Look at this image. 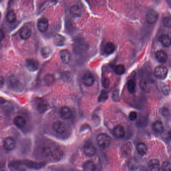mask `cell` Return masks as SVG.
<instances>
[{"mask_svg":"<svg viewBox=\"0 0 171 171\" xmlns=\"http://www.w3.org/2000/svg\"><path fill=\"white\" fill-rule=\"evenodd\" d=\"M70 13L73 17H80L81 16V10L78 5H73L70 8Z\"/></svg>","mask_w":171,"mask_h":171,"instance_id":"17","label":"cell"},{"mask_svg":"<svg viewBox=\"0 0 171 171\" xmlns=\"http://www.w3.org/2000/svg\"><path fill=\"white\" fill-rule=\"evenodd\" d=\"M159 41L165 47H168L171 45V39L169 35L163 34L159 38Z\"/></svg>","mask_w":171,"mask_h":171,"instance_id":"21","label":"cell"},{"mask_svg":"<svg viewBox=\"0 0 171 171\" xmlns=\"http://www.w3.org/2000/svg\"><path fill=\"white\" fill-rule=\"evenodd\" d=\"M48 109V104L46 101L40 99L37 102V109L40 113H44Z\"/></svg>","mask_w":171,"mask_h":171,"instance_id":"15","label":"cell"},{"mask_svg":"<svg viewBox=\"0 0 171 171\" xmlns=\"http://www.w3.org/2000/svg\"><path fill=\"white\" fill-rule=\"evenodd\" d=\"M24 164L28 166V167L34 169L41 168V167L44 165V164H43V163H38L30 161H28L25 163L24 162Z\"/></svg>","mask_w":171,"mask_h":171,"instance_id":"29","label":"cell"},{"mask_svg":"<svg viewBox=\"0 0 171 171\" xmlns=\"http://www.w3.org/2000/svg\"><path fill=\"white\" fill-rule=\"evenodd\" d=\"M41 53L43 58H47L50 56V54L51 53V50L50 49V48L45 46V47L42 48V49L41 50Z\"/></svg>","mask_w":171,"mask_h":171,"instance_id":"30","label":"cell"},{"mask_svg":"<svg viewBox=\"0 0 171 171\" xmlns=\"http://www.w3.org/2000/svg\"><path fill=\"white\" fill-rule=\"evenodd\" d=\"M127 87H128V89L129 91V93H134L135 91V89H136V84L135 81L133 80H129L127 84Z\"/></svg>","mask_w":171,"mask_h":171,"instance_id":"31","label":"cell"},{"mask_svg":"<svg viewBox=\"0 0 171 171\" xmlns=\"http://www.w3.org/2000/svg\"><path fill=\"white\" fill-rule=\"evenodd\" d=\"M17 19V16L16 15L15 13L12 10L9 11L7 13L6 15V20L8 22L10 23H13L15 22Z\"/></svg>","mask_w":171,"mask_h":171,"instance_id":"27","label":"cell"},{"mask_svg":"<svg viewBox=\"0 0 171 171\" xmlns=\"http://www.w3.org/2000/svg\"><path fill=\"white\" fill-rule=\"evenodd\" d=\"M116 47L113 43L108 42L106 43L104 47V52L106 54L110 55L113 53Z\"/></svg>","mask_w":171,"mask_h":171,"instance_id":"25","label":"cell"},{"mask_svg":"<svg viewBox=\"0 0 171 171\" xmlns=\"http://www.w3.org/2000/svg\"><path fill=\"white\" fill-rule=\"evenodd\" d=\"M53 128L58 134H62L65 132L66 126L62 121H57L53 124Z\"/></svg>","mask_w":171,"mask_h":171,"instance_id":"9","label":"cell"},{"mask_svg":"<svg viewBox=\"0 0 171 171\" xmlns=\"http://www.w3.org/2000/svg\"><path fill=\"white\" fill-rule=\"evenodd\" d=\"M156 58L159 62L165 63L168 59V55L164 51L162 50H159L156 52Z\"/></svg>","mask_w":171,"mask_h":171,"instance_id":"20","label":"cell"},{"mask_svg":"<svg viewBox=\"0 0 171 171\" xmlns=\"http://www.w3.org/2000/svg\"><path fill=\"white\" fill-rule=\"evenodd\" d=\"M107 99H108V95H107V92L104 91H102L100 96H99L98 101L99 102H105L106 100H107Z\"/></svg>","mask_w":171,"mask_h":171,"instance_id":"33","label":"cell"},{"mask_svg":"<svg viewBox=\"0 0 171 171\" xmlns=\"http://www.w3.org/2000/svg\"><path fill=\"white\" fill-rule=\"evenodd\" d=\"M158 16V14L156 11L153 10H150L147 14V21L149 24H154L157 21Z\"/></svg>","mask_w":171,"mask_h":171,"instance_id":"7","label":"cell"},{"mask_svg":"<svg viewBox=\"0 0 171 171\" xmlns=\"http://www.w3.org/2000/svg\"><path fill=\"white\" fill-rule=\"evenodd\" d=\"M4 83V80L1 77H0V85H2Z\"/></svg>","mask_w":171,"mask_h":171,"instance_id":"42","label":"cell"},{"mask_svg":"<svg viewBox=\"0 0 171 171\" xmlns=\"http://www.w3.org/2000/svg\"><path fill=\"white\" fill-rule=\"evenodd\" d=\"M60 114L62 118L67 120L71 117L72 112L70 109L67 106H63L60 110Z\"/></svg>","mask_w":171,"mask_h":171,"instance_id":"16","label":"cell"},{"mask_svg":"<svg viewBox=\"0 0 171 171\" xmlns=\"http://www.w3.org/2000/svg\"><path fill=\"white\" fill-rule=\"evenodd\" d=\"M16 141L13 138L8 137L5 139L4 142V147L7 150H12L15 147Z\"/></svg>","mask_w":171,"mask_h":171,"instance_id":"10","label":"cell"},{"mask_svg":"<svg viewBox=\"0 0 171 171\" xmlns=\"http://www.w3.org/2000/svg\"><path fill=\"white\" fill-rule=\"evenodd\" d=\"M163 23L165 26L167 28H171V20L170 16L164 17L163 18Z\"/></svg>","mask_w":171,"mask_h":171,"instance_id":"34","label":"cell"},{"mask_svg":"<svg viewBox=\"0 0 171 171\" xmlns=\"http://www.w3.org/2000/svg\"><path fill=\"white\" fill-rule=\"evenodd\" d=\"M5 37V33L4 31L0 29V42L3 40Z\"/></svg>","mask_w":171,"mask_h":171,"instance_id":"41","label":"cell"},{"mask_svg":"<svg viewBox=\"0 0 171 171\" xmlns=\"http://www.w3.org/2000/svg\"><path fill=\"white\" fill-rule=\"evenodd\" d=\"M114 71L117 75H121L125 72V66L122 64H119L114 67Z\"/></svg>","mask_w":171,"mask_h":171,"instance_id":"28","label":"cell"},{"mask_svg":"<svg viewBox=\"0 0 171 171\" xmlns=\"http://www.w3.org/2000/svg\"><path fill=\"white\" fill-rule=\"evenodd\" d=\"M163 93L165 95H168L170 93V87L169 85H164L162 87Z\"/></svg>","mask_w":171,"mask_h":171,"instance_id":"38","label":"cell"},{"mask_svg":"<svg viewBox=\"0 0 171 171\" xmlns=\"http://www.w3.org/2000/svg\"><path fill=\"white\" fill-rule=\"evenodd\" d=\"M95 82V77L94 75L91 73H86L82 77V82L84 84V85L86 86L89 87L92 86Z\"/></svg>","mask_w":171,"mask_h":171,"instance_id":"5","label":"cell"},{"mask_svg":"<svg viewBox=\"0 0 171 171\" xmlns=\"http://www.w3.org/2000/svg\"><path fill=\"white\" fill-rule=\"evenodd\" d=\"M113 135L116 138L121 139L125 136V131L124 128L121 125H118L116 126L113 131Z\"/></svg>","mask_w":171,"mask_h":171,"instance_id":"19","label":"cell"},{"mask_svg":"<svg viewBox=\"0 0 171 171\" xmlns=\"http://www.w3.org/2000/svg\"><path fill=\"white\" fill-rule=\"evenodd\" d=\"M136 149L138 153L141 154V156H145L147 152V147L146 145L143 143H138L136 147Z\"/></svg>","mask_w":171,"mask_h":171,"instance_id":"24","label":"cell"},{"mask_svg":"<svg viewBox=\"0 0 171 171\" xmlns=\"http://www.w3.org/2000/svg\"><path fill=\"white\" fill-rule=\"evenodd\" d=\"M49 26V23L47 19L42 18L38 20L37 23L38 29L42 33L46 32Z\"/></svg>","mask_w":171,"mask_h":171,"instance_id":"8","label":"cell"},{"mask_svg":"<svg viewBox=\"0 0 171 171\" xmlns=\"http://www.w3.org/2000/svg\"><path fill=\"white\" fill-rule=\"evenodd\" d=\"M31 34H32L31 29L29 27L26 26L23 27L20 31V37L23 40H27V39H29Z\"/></svg>","mask_w":171,"mask_h":171,"instance_id":"11","label":"cell"},{"mask_svg":"<svg viewBox=\"0 0 171 171\" xmlns=\"http://www.w3.org/2000/svg\"><path fill=\"white\" fill-rule=\"evenodd\" d=\"M44 81L47 85H52L55 81L54 76L51 74H48L45 76Z\"/></svg>","mask_w":171,"mask_h":171,"instance_id":"32","label":"cell"},{"mask_svg":"<svg viewBox=\"0 0 171 171\" xmlns=\"http://www.w3.org/2000/svg\"><path fill=\"white\" fill-rule=\"evenodd\" d=\"M163 171H171V165L169 162H165L161 167Z\"/></svg>","mask_w":171,"mask_h":171,"instance_id":"35","label":"cell"},{"mask_svg":"<svg viewBox=\"0 0 171 171\" xmlns=\"http://www.w3.org/2000/svg\"><path fill=\"white\" fill-rule=\"evenodd\" d=\"M60 57L64 64H68L71 60V54L68 50L64 49L60 52Z\"/></svg>","mask_w":171,"mask_h":171,"instance_id":"12","label":"cell"},{"mask_svg":"<svg viewBox=\"0 0 171 171\" xmlns=\"http://www.w3.org/2000/svg\"><path fill=\"white\" fill-rule=\"evenodd\" d=\"M83 168L84 171H94L95 169V165L93 162L88 161L84 163Z\"/></svg>","mask_w":171,"mask_h":171,"instance_id":"26","label":"cell"},{"mask_svg":"<svg viewBox=\"0 0 171 171\" xmlns=\"http://www.w3.org/2000/svg\"><path fill=\"white\" fill-rule=\"evenodd\" d=\"M102 86L104 88H107L109 87V86L110 85V81L109 78L106 77V78H103V80H102Z\"/></svg>","mask_w":171,"mask_h":171,"instance_id":"39","label":"cell"},{"mask_svg":"<svg viewBox=\"0 0 171 171\" xmlns=\"http://www.w3.org/2000/svg\"><path fill=\"white\" fill-rule=\"evenodd\" d=\"M53 42L56 46H64L66 42L65 38L63 35L57 34H55L53 37Z\"/></svg>","mask_w":171,"mask_h":171,"instance_id":"14","label":"cell"},{"mask_svg":"<svg viewBox=\"0 0 171 171\" xmlns=\"http://www.w3.org/2000/svg\"><path fill=\"white\" fill-rule=\"evenodd\" d=\"M98 145L102 149H106L110 146L111 140L110 136L105 134H100L97 137Z\"/></svg>","mask_w":171,"mask_h":171,"instance_id":"1","label":"cell"},{"mask_svg":"<svg viewBox=\"0 0 171 171\" xmlns=\"http://www.w3.org/2000/svg\"><path fill=\"white\" fill-rule=\"evenodd\" d=\"M7 85L9 89L15 91H20L22 88L21 82L16 77L11 76L7 80Z\"/></svg>","mask_w":171,"mask_h":171,"instance_id":"2","label":"cell"},{"mask_svg":"<svg viewBox=\"0 0 171 171\" xmlns=\"http://www.w3.org/2000/svg\"><path fill=\"white\" fill-rule=\"evenodd\" d=\"M153 128L155 132L158 134H161L165 130L164 125L163 122L159 121H157L153 124Z\"/></svg>","mask_w":171,"mask_h":171,"instance_id":"22","label":"cell"},{"mask_svg":"<svg viewBox=\"0 0 171 171\" xmlns=\"http://www.w3.org/2000/svg\"><path fill=\"white\" fill-rule=\"evenodd\" d=\"M50 156L54 160L59 161L62 158L63 153L62 150L59 147H51L50 151Z\"/></svg>","mask_w":171,"mask_h":171,"instance_id":"6","label":"cell"},{"mask_svg":"<svg viewBox=\"0 0 171 171\" xmlns=\"http://www.w3.org/2000/svg\"><path fill=\"white\" fill-rule=\"evenodd\" d=\"M25 66L30 71L34 72L38 69L39 62L35 59H28L26 61Z\"/></svg>","mask_w":171,"mask_h":171,"instance_id":"4","label":"cell"},{"mask_svg":"<svg viewBox=\"0 0 171 171\" xmlns=\"http://www.w3.org/2000/svg\"><path fill=\"white\" fill-rule=\"evenodd\" d=\"M128 117L131 121H134L138 117V114L136 111H131V113H129Z\"/></svg>","mask_w":171,"mask_h":171,"instance_id":"37","label":"cell"},{"mask_svg":"<svg viewBox=\"0 0 171 171\" xmlns=\"http://www.w3.org/2000/svg\"><path fill=\"white\" fill-rule=\"evenodd\" d=\"M168 73V69L164 65H158L154 68V74L155 76L160 80L166 78Z\"/></svg>","mask_w":171,"mask_h":171,"instance_id":"3","label":"cell"},{"mask_svg":"<svg viewBox=\"0 0 171 171\" xmlns=\"http://www.w3.org/2000/svg\"><path fill=\"white\" fill-rule=\"evenodd\" d=\"M84 153L88 157L95 156L96 153V149L91 144H86L84 147Z\"/></svg>","mask_w":171,"mask_h":171,"instance_id":"13","label":"cell"},{"mask_svg":"<svg viewBox=\"0 0 171 171\" xmlns=\"http://www.w3.org/2000/svg\"><path fill=\"white\" fill-rule=\"evenodd\" d=\"M162 114L163 115H164V116H168L169 114V110L167 107H164L162 109Z\"/></svg>","mask_w":171,"mask_h":171,"instance_id":"40","label":"cell"},{"mask_svg":"<svg viewBox=\"0 0 171 171\" xmlns=\"http://www.w3.org/2000/svg\"><path fill=\"white\" fill-rule=\"evenodd\" d=\"M13 122L16 126L19 128H22L26 124V120L23 117H21V116H17L15 117Z\"/></svg>","mask_w":171,"mask_h":171,"instance_id":"23","label":"cell"},{"mask_svg":"<svg viewBox=\"0 0 171 171\" xmlns=\"http://www.w3.org/2000/svg\"><path fill=\"white\" fill-rule=\"evenodd\" d=\"M112 99L114 102H118L120 100V92L118 89L113 92L112 94Z\"/></svg>","mask_w":171,"mask_h":171,"instance_id":"36","label":"cell"},{"mask_svg":"<svg viewBox=\"0 0 171 171\" xmlns=\"http://www.w3.org/2000/svg\"><path fill=\"white\" fill-rule=\"evenodd\" d=\"M148 165L152 171H160L161 169L160 162L158 159H152L150 161Z\"/></svg>","mask_w":171,"mask_h":171,"instance_id":"18","label":"cell"}]
</instances>
